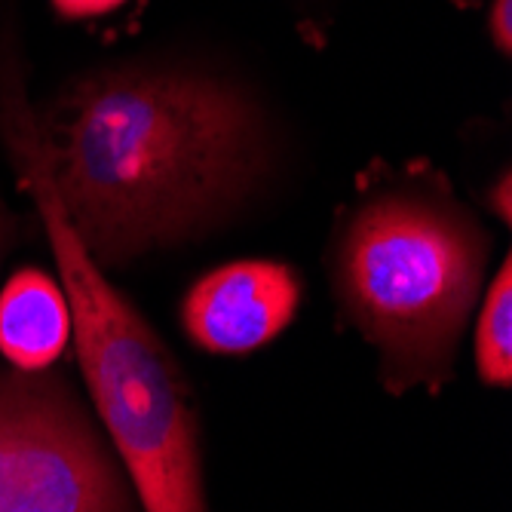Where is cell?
Here are the masks:
<instances>
[{"label":"cell","mask_w":512,"mask_h":512,"mask_svg":"<svg viewBox=\"0 0 512 512\" xmlns=\"http://www.w3.org/2000/svg\"><path fill=\"white\" fill-rule=\"evenodd\" d=\"M491 237L424 163L375 169L341 209L329 273L341 313L381 353L393 393L451 378Z\"/></svg>","instance_id":"7a4b0ae2"},{"label":"cell","mask_w":512,"mask_h":512,"mask_svg":"<svg viewBox=\"0 0 512 512\" xmlns=\"http://www.w3.org/2000/svg\"><path fill=\"white\" fill-rule=\"evenodd\" d=\"M304 295L292 264L249 258L200 276L181 301V325L206 353L240 356L270 344L298 316Z\"/></svg>","instance_id":"5b68a950"},{"label":"cell","mask_w":512,"mask_h":512,"mask_svg":"<svg viewBox=\"0 0 512 512\" xmlns=\"http://www.w3.org/2000/svg\"><path fill=\"white\" fill-rule=\"evenodd\" d=\"M0 512H135L111 442L62 375L0 368Z\"/></svg>","instance_id":"277c9868"},{"label":"cell","mask_w":512,"mask_h":512,"mask_svg":"<svg viewBox=\"0 0 512 512\" xmlns=\"http://www.w3.org/2000/svg\"><path fill=\"white\" fill-rule=\"evenodd\" d=\"M71 338V310L62 286L37 267L7 279L0 292V353L13 368L43 371Z\"/></svg>","instance_id":"8992f818"},{"label":"cell","mask_w":512,"mask_h":512,"mask_svg":"<svg viewBox=\"0 0 512 512\" xmlns=\"http://www.w3.org/2000/svg\"><path fill=\"white\" fill-rule=\"evenodd\" d=\"M126 0H53V10L62 19L83 22V19H102L114 10H120Z\"/></svg>","instance_id":"ba28073f"},{"label":"cell","mask_w":512,"mask_h":512,"mask_svg":"<svg viewBox=\"0 0 512 512\" xmlns=\"http://www.w3.org/2000/svg\"><path fill=\"white\" fill-rule=\"evenodd\" d=\"M34 123L59 203L102 270L227 224L283 157L276 117L246 77L175 53L92 65Z\"/></svg>","instance_id":"6da1fadb"},{"label":"cell","mask_w":512,"mask_h":512,"mask_svg":"<svg viewBox=\"0 0 512 512\" xmlns=\"http://www.w3.org/2000/svg\"><path fill=\"white\" fill-rule=\"evenodd\" d=\"M19 240V218L10 212V206L0 200V264H4L7 252L16 246Z\"/></svg>","instance_id":"8fae6325"},{"label":"cell","mask_w":512,"mask_h":512,"mask_svg":"<svg viewBox=\"0 0 512 512\" xmlns=\"http://www.w3.org/2000/svg\"><path fill=\"white\" fill-rule=\"evenodd\" d=\"M476 368L488 387L512 384V261H500V270L488 283L482 313L476 322Z\"/></svg>","instance_id":"52a82bcc"},{"label":"cell","mask_w":512,"mask_h":512,"mask_svg":"<svg viewBox=\"0 0 512 512\" xmlns=\"http://www.w3.org/2000/svg\"><path fill=\"white\" fill-rule=\"evenodd\" d=\"M488 203H491V212H497L500 221L509 224V218H512V184H509V169H503V175L497 178V184H491Z\"/></svg>","instance_id":"30bf717a"},{"label":"cell","mask_w":512,"mask_h":512,"mask_svg":"<svg viewBox=\"0 0 512 512\" xmlns=\"http://www.w3.org/2000/svg\"><path fill=\"white\" fill-rule=\"evenodd\" d=\"M488 37L503 56L512 53V0H491L488 10Z\"/></svg>","instance_id":"9c48e42d"},{"label":"cell","mask_w":512,"mask_h":512,"mask_svg":"<svg viewBox=\"0 0 512 512\" xmlns=\"http://www.w3.org/2000/svg\"><path fill=\"white\" fill-rule=\"evenodd\" d=\"M0 138L25 191L34 197L59 264L86 390L138 503L145 512H209L200 424L181 368L154 325L108 283L105 270L80 243L46 172L34 108L22 96V83L10 80L4 68Z\"/></svg>","instance_id":"3957f363"}]
</instances>
